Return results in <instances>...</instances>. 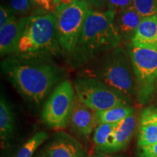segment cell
I'll use <instances>...</instances> for the list:
<instances>
[{"instance_id":"6da1fadb","label":"cell","mask_w":157,"mask_h":157,"mask_svg":"<svg viewBox=\"0 0 157 157\" xmlns=\"http://www.w3.org/2000/svg\"><path fill=\"white\" fill-rule=\"evenodd\" d=\"M1 67L20 95L34 106L40 105L63 76V70L51 59H29L12 55L4 59Z\"/></svg>"},{"instance_id":"7a4b0ae2","label":"cell","mask_w":157,"mask_h":157,"mask_svg":"<svg viewBox=\"0 0 157 157\" xmlns=\"http://www.w3.org/2000/svg\"><path fill=\"white\" fill-rule=\"evenodd\" d=\"M115 12L109 10L96 11L89 9L71 59L72 67L81 68L120 46L122 40L115 25Z\"/></svg>"},{"instance_id":"3957f363","label":"cell","mask_w":157,"mask_h":157,"mask_svg":"<svg viewBox=\"0 0 157 157\" xmlns=\"http://www.w3.org/2000/svg\"><path fill=\"white\" fill-rule=\"evenodd\" d=\"M61 55L54 12L28 17L17 50L13 56L52 60Z\"/></svg>"},{"instance_id":"277c9868","label":"cell","mask_w":157,"mask_h":157,"mask_svg":"<svg viewBox=\"0 0 157 157\" xmlns=\"http://www.w3.org/2000/svg\"><path fill=\"white\" fill-rule=\"evenodd\" d=\"M99 80L132 103L135 98V82L128 52L117 47L97 58L92 74L86 75Z\"/></svg>"},{"instance_id":"5b68a950","label":"cell","mask_w":157,"mask_h":157,"mask_svg":"<svg viewBox=\"0 0 157 157\" xmlns=\"http://www.w3.org/2000/svg\"><path fill=\"white\" fill-rule=\"evenodd\" d=\"M89 6L83 0H74L69 5H59L53 11L62 55L71 61L85 22Z\"/></svg>"},{"instance_id":"8992f818","label":"cell","mask_w":157,"mask_h":157,"mask_svg":"<svg viewBox=\"0 0 157 157\" xmlns=\"http://www.w3.org/2000/svg\"><path fill=\"white\" fill-rule=\"evenodd\" d=\"M135 82V98L141 106L151 103L157 90V50L128 44Z\"/></svg>"},{"instance_id":"52a82bcc","label":"cell","mask_w":157,"mask_h":157,"mask_svg":"<svg viewBox=\"0 0 157 157\" xmlns=\"http://www.w3.org/2000/svg\"><path fill=\"white\" fill-rule=\"evenodd\" d=\"M74 87L79 101L94 111L132 105L128 100L91 76H78L74 80Z\"/></svg>"},{"instance_id":"ba28073f","label":"cell","mask_w":157,"mask_h":157,"mask_svg":"<svg viewBox=\"0 0 157 157\" xmlns=\"http://www.w3.org/2000/svg\"><path fill=\"white\" fill-rule=\"evenodd\" d=\"M76 94L69 80L60 82L55 88L43 108L42 118L51 129L60 130L69 123Z\"/></svg>"},{"instance_id":"9c48e42d","label":"cell","mask_w":157,"mask_h":157,"mask_svg":"<svg viewBox=\"0 0 157 157\" xmlns=\"http://www.w3.org/2000/svg\"><path fill=\"white\" fill-rule=\"evenodd\" d=\"M41 157H88L87 151L77 140L64 132H58L47 144Z\"/></svg>"},{"instance_id":"30bf717a","label":"cell","mask_w":157,"mask_h":157,"mask_svg":"<svg viewBox=\"0 0 157 157\" xmlns=\"http://www.w3.org/2000/svg\"><path fill=\"white\" fill-rule=\"evenodd\" d=\"M69 124L74 132L79 136L88 137L97 125L95 111L88 108L76 96Z\"/></svg>"},{"instance_id":"8fae6325","label":"cell","mask_w":157,"mask_h":157,"mask_svg":"<svg viewBox=\"0 0 157 157\" xmlns=\"http://www.w3.org/2000/svg\"><path fill=\"white\" fill-rule=\"evenodd\" d=\"M28 17H15L13 21L0 29V54L1 56L13 55L25 28Z\"/></svg>"},{"instance_id":"7c38bea8","label":"cell","mask_w":157,"mask_h":157,"mask_svg":"<svg viewBox=\"0 0 157 157\" xmlns=\"http://www.w3.org/2000/svg\"><path fill=\"white\" fill-rule=\"evenodd\" d=\"M136 127V113L129 115V117L119 121L109 144L102 152L106 154H114L124 150L128 146L131 139L132 138Z\"/></svg>"},{"instance_id":"4fadbf2b","label":"cell","mask_w":157,"mask_h":157,"mask_svg":"<svg viewBox=\"0 0 157 157\" xmlns=\"http://www.w3.org/2000/svg\"><path fill=\"white\" fill-rule=\"evenodd\" d=\"M143 17L133 7L116 13L114 23L122 42L131 44Z\"/></svg>"},{"instance_id":"5bb4252c","label":"cell","mask_w":157,"mask_h":157,"mask_svg":"<svg viewBox=\"0 0 157 157\" xmlns=\"http://www.w3.org/2000/svg\"><path fill=\"white\" fill-rule=\"evenodd\" d=\"M131 44L137 48L156 50L157 15L143 17Z\"/></svg>"},{"instance_id":"9a60e30c","label":"cell","mask_w":157,"mask_h":157,"mask_svg":"<svg viewBox=\"0 0 157 157\" xmlns=\"http://www.w3.org/2000/svg\"><path fill=\"white\" fill-rule=\"evenodd\" d=\"M15 127V116L10 104L4 96L0 99V138L2 146L10 140Z\"/></svg>"},{"instance_id":"2e32d148","label":"cell","mask_w":157,"mask_h":157,"mask_svg":"<svg viewBox=\"0 0 157 157\" xmlns=\"http://www.w3.org/2000/svg\"><path fill=\"white\" fill-rule=\"evenodd\" d=\"M135 113H136V110H135V108L132 105L119 106L105 110V111H95L97 125L101 124L119 122Z\"/></svg>"},{"instance_id":"e0dca14e","label":"cell","mask_w":157,"mask_h":157,"mask_svg":"<svg viewBox=\"0 0 157 157\" xmlns=\"http://www.w3.org/2000/svg\"><path fill=\"white\" fill-rule=\"evenodd\" d=\"M119 122L101 124L97 125L93 135V141L95 145L96 151L102 152L107 146Z\"/></svg>"},{"instance_id":"ac0fdd59","label":"cell","mask_w":157,"mask_h":157,"mask_svg":"<svg viewBox=\"0 0 157 157\" xmlns=\"http://www.w3.org/2000/svg\"><path fill=\"white\" fill-rule=\"evenodd\" d=\"M48 138V133L44 131H40V132L35 133L21 147L15 157H32L37 148Z\"/></svg>"},{"instance_id":"d6986e66","label":"cell","mask_w":157,"mask_h":157,"mask_svg":"<svg viewBox=\"0 0 157 157\" xmlns=\"http://www.w3.org/2000/svg\"><path fill=\"white\" fill-rule=\"evenodd\" d=\"M157 143V124L148 123L140 124L137 146L139 148Z\"/></svg>"},{"instance_id":"ffe728a7","label":"cell","mask_w":157,"mask_h":157,"mask_svg":"<svg viewBox=\"0 0 157 157\" xmlns=\"http://www.w3.org/2000/svg\"><path fill=\"white\" fill-rule=\"evenodd\" d=\"M132 5L143 17L157 15V0H132Z\"/></svg>"},{"instance_id":"44dd1931","label":"cell","mask_w":157,"mask_h":157,"mask_svg":"<svg viewBox=\"0 0 157 157\" xmlns=\"http://www.w3.org/2000/svg\"><path fill=\"white\" fill-rule=\"evenodd\" d=\"M31 0H10L9 8L15 15H25L31 10Z\"/></svg>"},{"instance_id":"7402d4cb","label":"cell","mask_w":157,"mask_h":157,"mask_svg":"<svg viewBox=\"0 0 157 157\" xmlns=\"http://www.w3.org/2000/svg\"><path fill=\"white\" fill-rule=\"evenodd\" d=\"M139 121L140 124L148 123L157 124V108L151 105L143 109L139 117Z\"/></svg>"},{"instance_id":"603a6c76","label":"cell","mask_w":157,"mask_h":157,"mask_svg":"<svg viewBox=\"0 0 157 157\" xmlns=\"http://www.w3.org/2000/svg\"><path fill=\"white\" fill-rule=\"evenodd\" d=\"M107 9L116 13L132 7V0H106Z\"/></svg>"},{"instance_id":"cb8c5ba5","label":"cell","mask_w":157,"mask_h":157,"mask_svg":"<svg viewBox=\"0 0 157 157\" xmlns=\"http://www.w3.org/2000/svg\"><path fill=\"white\" fill-rule=\"evenodd\" d=\"M15 17L13 12L9 7L2 5L0 7V29L9 23Z\"/></svg>"},{"instance_id":"d4e9b609","label":"cell","mask_w":157,"mask_h":157,"mask_svg":"<svg viewBox=\"0 0 157 157\" xmlns=\"http://www.w3.org/2000/svg\"><path fill=\"white\" fill-rule=\"evenodd\" d=\"M87 4L90 9L96 11H104L107 8L106 0H83Z\"/></svg>"},{"instance_id":"484cf974","label":"cell","mask_w":157,"mask_h":157,"mask_svg":"<svg viewBox=\"0 0 157 157\" xmlns=\"http://www.w3.org/2000/svg\"><path fill=\"white\" fill-rule=\"evenodd\" d=\"M139 157H157V143L140 148Z\"/></svg>"},{"instance_id":"4316f807","label":"cell","mask_w":157,"mask_h":157,"mask_svg":"<svg viewBox=\"0 0 157 157\" xmlns=\"http://www.w3.org/2000/svg\"><path fill=\"white\" fill-rule=\"evenodd\" d=\"M53 1L54 0H31V2L36 4L44 10L48 11L52 9Z\"/></svg>"},{"instance_id":"83f0119b","label":"cell","mask_w":157,"mask_h":157,"mask_svg":"<svg viewBox=\"0 0 157 157\" xmlns=\"http://www.w3.org/2000/svg\"><path fill=\"white\" fill-rule=\"evenodd\" d=\"M93 157H123L122 156L119 155H113V154H106V153L103 152H97L95 155H94Z\"/></svg>"},{"instance_id":"f1b7e54d","label":"cell","mask_w":157,"mask_h":157,"mask_svg":"<svg viewBox=\"0 0 157 157\" xmlns=\"http://www.w3.org/2000/svg\"><path fill=\"white\" fill-rule=\"evenodd\" d=\"M156 103L157 105V90H156Z\"/></svg>"},{"instance_id":"f546056e","label":"cell","mask_w":157,"mask_h":157,"mask_svg":"<svg viewBox=\"0 0 157 157\" xmlns=\"http://www.w3.org/2000/svg\"><path fill=\"white\" fill-rule=\"evenodd\" d=\"M56 2V0H54V1H53V5H54V2Z\"/></svg>"},{"instance_id":"4dcf8cb0","label":"cell","mask_w":157,"mask_h":157,"mask_svg":"<svg viewBox=\"0 0 157 157\" xmlns=\"http://www.w3.org/2000/svg\"><path fill=\"white\" fill-rule=\"evenodd\" d=\"M156 50H157V44H156Z\"/></svg>"},{"instance_id":"1f68e13d","label":"cell","mask_w":157,"mask_h":157,"mask_svg":"<svg viewBox=\"0 0 157 157\" xmlns=\"http://www.w3.org/2000/svg\"><path fill=\"white\" fill-rule=\"evenodd\" d=\"M39 157H41V156H39Z\"/></svg>"}]
</instances>
